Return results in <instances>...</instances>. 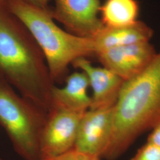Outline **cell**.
<instances>
[{
	"mask_svg": "<svg viewBox=\"0 0 160 160\" xmlns=\"http://www.w3.org/2000/svg\"><path fill=\"white\" fill-rule=\"evenodd\" d=\"M0 75L20 95L48 112L55 83L45 57L3 1H0Z\"/></svg>",
	"mask_w": 160,
	"mask_h": 160,
	"instance_id": "6da1fadb",
	"label": "cell"
},
{
	"mask_svg": "<svg viewBox=\"0 0 160 160\" xmlns=\"http://www.w3.org/2000/svg\"><path fill=\"white\" fill-rule=\"evenodd\" d=\"M159 123L160 51L141 73L125 81L114 106L109 145L102 158H118L138 137Z\"/></svg>",
	"mask_w": 160,
	"mask_h": 160,
	"instance_id": "7a4b0ae2",
	"label": "cell"
},
{
	"mask_svg": "<svg viewBox=\"0 0 160 160\" xmlns=\"http://www.w3.org/2000/svg\"><path fill=\"white\" fill-rule=\"evenodd\" d=\"M8 10L28 29L45 57L52 79L61 83L68 67L80 58L95 56L92 38L65 32L54 23L49 10H43L22 0H3Z\"/></svg>",
	"mask_w": 160,
	"mask_h": 160,
	"instance_id": "3957f363",
	"label": "cell"
},
{
	"mask_svg": "<svg viewBox=\"0 0 160 160\" xmlns=\"http://www.w3.org/2000/svg\"><path fill=\"white\" fill-rule=\"evenodd\" d=\"M47 113L15 92L0 75V126L24 160H40V137Z\"/></svg>",
	"mask_w": 160,
	"mask_h": 160,
	"instance_id": "277c9868",
	"label": "cell"
},
{
	"mask_svg": "<svg viewBox=\"0 0 160 160\" xmlns=\"http://www.w3.org/2000/svg\"><path fill=\"white\" fill-rule=\"evenodd\" d=\"M84 113L57 107L49 109L40 137V160L57 157L74 148Z\"/></svg>",
	"mask_w": 160,
	"mask_h": 160,
	"instance_id": "5b68a950",
	"label": "cell"
},
{
	"mask_svg": "<svg viewBox=\"0 0 160 160\" xmlns=\"http://www.w3.org/2000/svg\"><path fill=\"white\" fill-rule=\"evenodd\" d=\"M54 1V10H50L52 17L63 24L71 33L92 38L104 27L98 17L100 0Z\"/></svg>",
	"mask_w": 160,
	"mask_h": 160,
	"instance_id": "8992f818",
	"label": "cell"
},
{
	"mask_svg": "<svg viewBox=\"0 0 160 160\" xmlns=\"http://www.w3.org/2000/svg\"><path fill=\"white\" fill-rule=\"evenodd\" d=\"M156 53L154 46L147 42L109 48L98 52L96 57L103 67L128 81L141 73Z\"/></svg>",
	"mask_w": 160,
	"mask_h": 160,
	"instance_id": "52a82bcc",
	"label": "cell"
},
{
	"mask_svg": "<svg viewBox=\"0 0 160 160\" xmlns=\"http://www.w3.org/2000/svg\"><path fill=\"white\" fill-rule=\"evenodd\" d=\"M114 108L87 110L80 120L74 148L102 158L110 139Z\"/></svg>",
	"mask_w": 160,
	"mask_h": 160,
	"instance_id": "ba28073f",
	"label": "cell"
},
{
	"mask_svg": "<svg viewBox=\"0 0 160 160\" xmlns=\"http://www.w3.org/2000/svg\"><path fill=\"white\" fill-rule=\"evenodd\" d=\"M87 76L92 90L90 109H108L117 103L125 81L105 67L92 65L87 58H80L71 64Z\"/></svg>",
	"mask_w": 160,
	"mask_h": 160,
	"instance_id": "9c48e42d",
	"label": "cell"
},
{
	"mask_svg": "<svg viewBox=\"0 0 160 160\" xmlns=\"http://www.w3.org/2000/svg\"><path fill=\"white\" fill-rule=\"evenodd\" d=\"M65 81V86L62 88L53 87L51 108L84 113L90 109L92 101L87 92L90 84L87 75L82 71L75 72L68 75Z\"/></svg>",
	"mask_w": 160,
	"mask_h": 160,
	"instance_id": "30bf717a",
	"label": "cell"
},
{
	"mask_svg": "<svg viewBox=\"0 0 160 160\" xmlns=\"http://www.w3.org/2000/svg\"><path fill=\"white\" fill-rule=\"evenodd\" d=\"M153 31L141 21L123 27L108 28L104 26L92 38L95 48V56L98 52L119 46L149 42Z\"/></svg>",
	"mask_w": 160,
	"mask_h": 160,
	"instance_id": "8fae6325",
	"label": "cell"
},
{
	"mask_svg": "<svg viewBox=\"0 0 160 160\" xmlns=\"http://www.w3.org/2000/svg\"><path fill=\"white\" fill-rule=\"evenodd\" d=\"M139 7L137 0H106L100 12L104 26L119 28L138 22Z\"/></svg>",
	"mask_w": 160,
	"mask_h": 160,
	"instance_id": "7c38bea8",
	"label": "cell"
},
{
	"mask_svg": "<svg viewBox=\"0 0 160 160\" xmlns=\"http://www.w3.org/2000/svg\"><path fill=\"white\" fill-rule=\"evenodd\" d=\"M130 160H160V147L147 142Z\"/></svg>",
	"mask_w": 160,
	"mask_h": 160,
	"instance_id": "4fadbf2b",
	"label": "cell"
},
{
	"mask_svg": "<svg viewBox=\"0 0 160 160\" xmlns=\"http://www.w3.org/2000/svg\"><path fill=\"white\" fill-rule=\"evenodd\" d=\"M41 160H102V158L96 155L83 152L73 148L57 157Z\"/></svg>",
	"mask_w": 160,
	"mask_h": 160,
	"instance_id": "5bb4252c",
	"label": "cell"
},
{
	"mask_svg": "<svg viewBox=\"0 0 160 160\" xmlns=\"http://www.w3.org/2000/svg\"><path fill=\"white\" fill-rule=\"evenodd\" d=\"M152 131L148 138L147 142L160 147V123L152 129Z\"/></svg>",
	"mask_w": 160,
	"mask_h": 160,
	"instance_id": "9a60e30c",
	"label": "cell"
},
{
	"mask_svg": "<svg viewBox=\"0 0 160 160\" xmlns=\"http://www.w3.org/2000/svg\"><path fill=\"white\" fill-rule=\"evenodd\" d=\"M24 2H26L30 4L36 6L43 10L48 9V4L49 0H22Z\"/></svg>",
	"mask_w": 160,
	"mask_h": 160,
	"instance_id": "2e32d148",
	"label": "cell"
},
{
	"mask_svg": "<svg viewBox=\"0 0 160 160\" xmlns=\"http://www.w3.org/2000/svg\"><path fill=\"white\" fill-rule=\"evenodd\" d=\"M0 1H3V0H0Z\"/></svg>",
	"mask_w": 160,
	"mask_h": 160,
	"instance_id": "e0dca14e",
	"label": "cell"
},
{
	"mask_svg": "<svg viewBox=\"0 0 160 160\" xmlns=\"http://www.w3.org/2000/svg\"><path fill=\"white\" fill-rule=\"evenodd\" d=\"M0 160H1V159H0Z\"/></svg>",
	"mask_w": 160,
	"mask_h": 160,
	"instance_id": "ac0fdd59",
	"label": "cell"
}]
</instances>
